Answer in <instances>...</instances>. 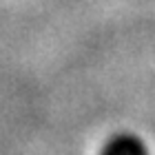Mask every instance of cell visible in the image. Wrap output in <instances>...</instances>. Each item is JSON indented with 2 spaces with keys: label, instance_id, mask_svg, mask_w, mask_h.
<instances>
[{
  "label": "cell",
  "instance_id": "6da1fadb",
  "mask_svg": "<svg viewBox=\"0 0 155 155\" xmlns=\"http://www.w3.org/2000/svg\"><path fill=\"white\" fill-rule=\"evenodd\" d=\"M97 155H149V149L140 135L131 131H120L104 140Z\"/></svg>",
  "mask_w": 155,
  "mask_h": 155
}]
</instances>
